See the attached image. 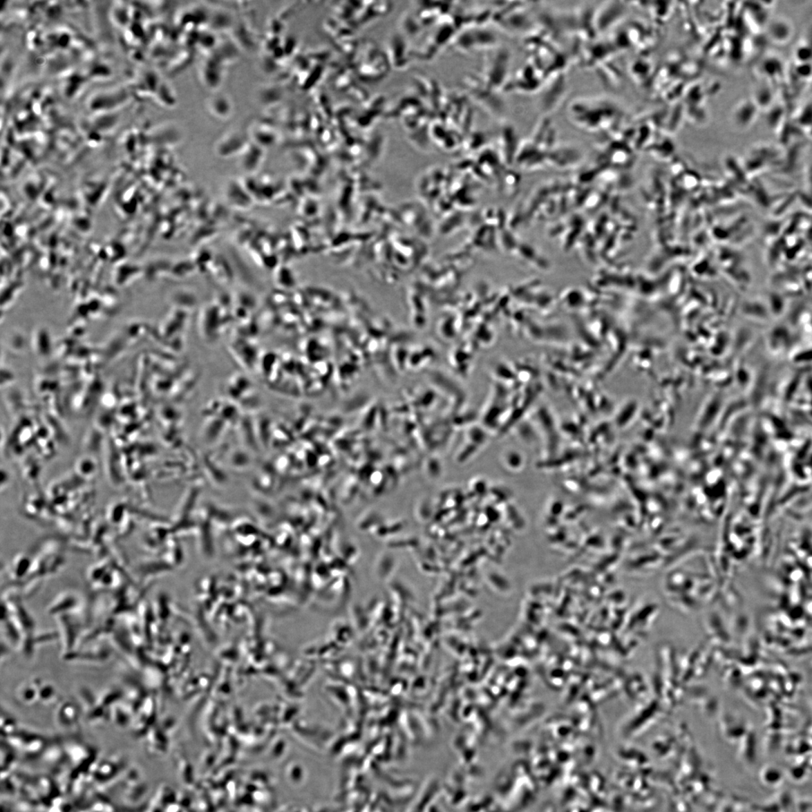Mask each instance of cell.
Segmentation results:
<instances>
[{"label":"cell","instance_id":"cell-2","mask_svg":"<svg viewBox=\"0 0 812 812\" xmlns=\"http://www.w3.org/2000/svg\"><path fill=\"white\" fill-rule=\"evenodd\" d=\"M57 697L56 688L49 683L41 681L39 688V700L45 704H49Z\"/></svg>","mask_w":812,"mask_h":812},{"label":"cell","instance_id":"cell-1","mask_svg":"<svg viewBox=\"0 0 812 812\" xmlns=\"http://www.w3.org/2000/svg\"><path fill=\"white\" fill-rule=\"evenodd\" d=\"M41 681L32 680L23 682L16 692L17 698L23 705H32L39 699V688Z\"/></svg>","mask_w":812,"mask_h":812}]
</instances>
